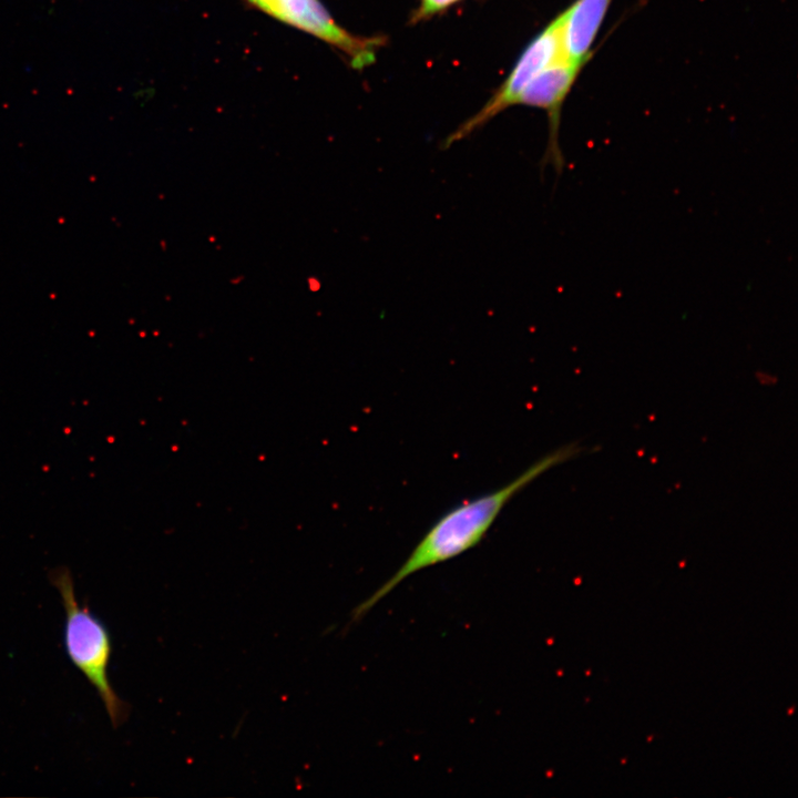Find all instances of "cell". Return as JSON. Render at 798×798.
Listing matches in <instances>:
<instances>
[{
    "instance_id": "1",
    "label": "cell",
    "mask_w": 798,
    "mask_h": 798,
    "mask_svg": "<svg viewBox=\"0 0 798 798\" xmlns=\"http://www.w3.org/2000/svg\"><path fill=\"white\" fill-rule=\"evenodd\" d=\"M581 452L577 443L564 444L541 457L505 485L451 508L429 528L399 569L355 608L352 620L364 617L412 574L458 557L478 545L513 497L548 470Z\"/></svg>"
},
{
    "instance_id": "2",
    "label": "cell",
    "mask_w": 798,
    "mask_h": 798,
    "mask_svg": "<svg viewBox=\"0 0 798 798\" xmlns=\"http://www.w3.org/2000/svg\"><path fill=\"white\" fill-rule=\"evenodd\" d=\"M49 579L58 590L65 613L64 648L71 663L99 694L114 728L127 717L129 707L111 686L108 668L112 640L108 627L88 605H80L68 567L54 569Z\"/></svg>"
},
{
    "instance_id": "3",
    "label": "cell",
    "mask_w": 798,
    "mask_h": 798,
    "mask_svg": "<svg viewBox=\"0 0 798 798\" xmlns=\"http://www.w3.org/2000/svg\"><path fill=\"white\" fill-rule=\"evenodd\" d=\"M265 14L308 33L342 52L351 66L362 69L376 59L380 37H360L337 23L321 0H244Z\"/></svg>"
},
{
    "instance_id": "4",
    "label": "cell",
    "mask_w": 798,
    "mask_h": 798,
    "mask_svg": "<svg viewBox=\"0 0 798 798\" xmlns=\"http://www.w3.org/2000/svg\"><path fill=\"white\" fill-rule=\"evenodd\" d=\"M566 59L562 40L561 13L524 49L514 68L495 94L473 116L460 124L444 140V147L470 135L516 101L530 81L553 62Z\"/></svg>"
},
{
    "instance_id": "5",
    "label": "cell",
    "mask_w": 798,
    "mask_h": 798,
    "mask_svg": "<svg viewBox=\"0 0 798 798\" xmlns=\"http://www.w3.org/2000/svg\"><path fill=\"white\" fill-rule=\"evenodd\" d=\"M583 66L566 59L553 62L530 81L516 101V104L546 111L550 140L543 162L553 165L556 173H561L564 166V158L559 146L561 106Z\"/></svg>"
},
{
    "instance_id": "6",
    "label": "cell",
    "mask_w": 798,
    "mask_h": 798,
    "mask_svg": "<svg viewBox=\"0 0 798 798\" xmlns=\"http://www.w3.org/2000/svg\"><path fill=\"white\" fill-rule=\"evenodd\" d=\"M613 0H575L563 12L562 40L566 60L585 65Z\"/></svg>"
},
{
    "instance_id": "7",
    "label": "cell",
    "mask_w": 798,
    "mask_h": 798,
    "mask_svg": "<svg viewBox=\"0 0 798 798\" xmlns=\"http://www.w3.org/2000/svg\"><path fill=\"white\" fill-rule=\"evenodd\" d=\"M459 0H420L418 10L413 17L416 21L428 18L443 9H447L451 4Z\"/></svg>"
}]
</instances>
